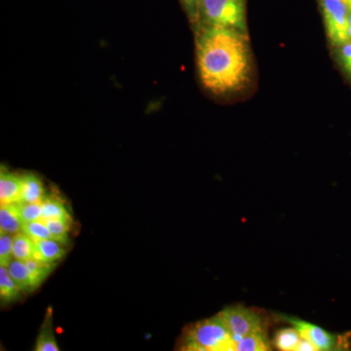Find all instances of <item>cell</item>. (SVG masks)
Here are the masks:
<instances>
[{"label": "cell", "instance_id": "1", "mask_svg": "<svg viewBox=\"0 0 351 351\" xmlns=\"http://www.w3.org/2000/svg\"><path fill=\"white\" fill-rule=\"evenodd\" d=\"M196 53L201 82L212 93L239 91L250 80V50L239 29L211 25L201 34Z\"/></svg>", "mask_w": 351, "mask_h": 351}, {"label": "cell", "instance_id": "2", "mask_svg": "<svg viewBox=\"0 0 351 351\" xmlns=\"http://www.w3.org/2000/svg\"><path fill=\"white\" fill-rule=\"evenodd\" d=\"M180 348L186 351H237V339L216 315L186 327Z\"/></svg>", "mask_w": 351, "mask_h": 351}, {"label": "cell", "instance_id": "3", "mask_svg": "<svg viewBox=\"0 0 351 351\" xmlns=\"http://www.w3.org/2000/svg\"><path fill=\"white\" fill-rule=\"evenodd\" d=\"M200 4L211 25L244 29L245 12L242 0H201Z\"/></svg>", "mask_w": 351, "mask_h": 351}, {"label": "cell", "instance_id": "4", "mask_svg": "<svg viewBox=\"0 0 351 351\" xmlns=\"http://www.w3.org/2000/svg\"><path fill=\"white\" fill-rule=\"evenodd\" d=\"M218 315L235 339L265 332L262 316L253 309L241 306H230L221 311Z\"/></svg>", "mask_w": 351, "mask_h": 351}, {"label": "cell", "instance_id": "5", "mask_svg": "<svg viewBox=\"0 0 351 351\" xmlns=\"http://www.w3.org/2000/svg\"><path fill=\"white\" fill-rule=\"evenodd\" d=\"M328 36L334 45L348 43L350 8L345 0H319Z\"/></svg>", "mask_w": 351, "mask_h": 351}, {"label": "cell", "instance_id": "6", "mask_svg": "<svg viewBox=\"0 0 351 351\" xmlns=\"http://www.w3.org/2000/svg\"><path fill=\"white\" fill-rule=\"evenodd\" d=\"M284 320L292 324L302 335V338L308 339L317 350H343L350 346L348 337L330 334L319 326L298 318L284 316Z\"/></svg>", "mask_w": 351, "mask_h": 351}, {"label": "cell", "instance_id": "7", "mask_svg": "<svg viewBox=\"0 0 351 351\" xmlns=\"http://www.w3.org/2000/svg\"><path fill=\"white\" fill-rule=\"evenodd\" d=\"M22 193V176L1 169L0 174V204L19 203Z\"/></svg>", "mask_w": 351, "mask_h": 351}, {"label": "cell", "instance_id": "8", "mask_svg": "<svg viewBox=\"0 0 351 351\" xmlns=\"http://www.w3.org/2000/svg\"><path fill=\"white\" fill-rule=\"evenodd\" d=\"M23 225L18 203L0 205V233L17 234L22 232Z\"/></svg>", "mask_w": 351, "mask_h": 351}, {"label": "cell", "instance_id": "9", "mask_svg": "<svg viewBox=\"0 0 351 351\" xmlns=\"http://www.w3.org/2000/svg\"><path fill=\"white\" fill-rule=\"evenodd\" d=\"M34 258L45 263H57L66 255L64 244L54 239L34 241Z\"/></svg>", "mask_w": 351, "mask_h": 351}, {"label": "cell", "instance_id": "10", "mask_svg": "<svg viewBox=\"0 0 351 351\" xmlns=\"http://www.w3.org/2000/svg\"><path fill=\"white\" fill-rule=\"evenodd\" d=\"M43 184L38 176H22V193L19 203H38L45 199Z\"/></svg>", "mask_w": 351, "mask_h": 351}, {"label": "cell", "instance_id": "11", "mask_svg": "<svg viewBox=\"0 0 351 351\" xmlns=\"http://www.w3.org/2000/svg\"><path fill=\"white\" fill-rule=\"evenodd\" d=\"M22 293L9 274L8 267H0V300L2 306L17 301Z\"/></svg>", "mask_w": 351, "mask_h": 351}, {"label": "cell", "instance_id": "12", "mask_svg": "<svg viewBox=\"0 0 351 351\" xmlns=\"http://www.w3.org/2000/svg\"><path fill=\"white\" fill-rule=\"evenodd\" d=\"M36 351H58L60 350L58 346L56 338H55L54 332L52 326V314L46 316L44 320L43 327L38 338H36Z\"/></svg>", "mask_w": 351, "mask_h": 351}, {"label": "cell", "instance_id": "13", "mask_svg": "<svg viewBox=\"0 0 351 351\" xmlns=\"http://www.w3.org/2000/svg\"><path fill=\"white\" fill-rule=\"evenodd\" d=\"M9 274L13 280L17 284L23 293H31L34 291L32 288L31 276L25 262L20 260H14L8 267Z\"/></svg>", "mask_w": 351, "mask_h": 351}, {"label": "cell", "instance_id": "14", "mask_svg": "<svg viewBox=\"0 0 351 351\" xmlns=\"http://www.w3.org/2000/svg\"><path fill=\"white\" fill-rule=\"evenodd\" d=\"M34 241L25 233L21 232L14 235L13 256L15 260L27 261L34 258Z\"/></svg>", "mask_w": 351, "mask_h": 351}, {"label": "cell", "instance_id": "15", "mask_svg": "<svg viewBox=\"0 0 351 351\" xmlns=\"http://www.w3.org/2000/svg\"><path fill=\"white\" fill-rule=\"evenodd\" d=\"M25 265H27V269H29L32 288H34V291L49 276L51 272L56 267L57 263H45L36 260V258H32V260L27 261Z\"/></svg>", "mask_w": 351, "mask_h": 351}, {"label": "cell", "instance_id": "16", "mask_svg": "<svg viewBox=\"0 0 351 351\" xmlns=\"http://www.w3.org/2000/svg\"><path fill=\"white\" fill-rule=\"evenodd\" d=\"M267 350H270V345L265 332L249 335L237 339V351Z\"/></svg>", "mask_w": 351, "mask_h": 351}, {"label": "cell", "instance_id": "17", "mask_svg": "<svg viewBox=\"0 0 351 351\" xmlns=\"http://www.w3.org/2000/svg\"><path fill=\"white\" fill-rule=\"evenodd\" d=\"M302 339V335L295 328H288L276 332L274 345L280 350L297 351Z\"/></svg>", "mask_w": 351, "mask_h": 351}, {"label": "cell", "instance_id": "18", "mask_svg": "<svg viewBox=\"0 0 351 351\" xmlns=\"http://www.w3.org/2000/svg\"><path fill=\"white\" fill-rule=\"evenodd\" d=\"M43 219H66L71 221L68 210L63 203L56 198H45L43 201Z\"/></svg>", "mask_w": 351, "mask_h": 351}, {"label": "cell", "instance_id": "19", "mask_svg": "<svg viewBox=\"0 0 351 351\" xmlns=\"http://www.w3.org/2000/svg\"><path fill=\"white\" fill-rule=\"evenodd\" d=\"M45 223L47 225L51 235H52L53 239L64 245L68 243L71 221H66V219H48V221H45Z\"/></svg>", "mask_w": 351, "mask_h": 351}, {"label": "cell", "instance_id": "20", "mask_svg": "<svg viewBox=\"0 0 351 351\" xmlns=\"http://www.w3.org/2000/svg\"><path fill=\"white\" fill-rule=\"evenodd\" d=\"M22 232L25 233L29 239L34 241H40V240L53 239L52 235L48 230L47 225L43 219L31 221V223H25L23 225Z\"/></svg>", "mask_w": 351, "mask_h": 351}, {"label": "cell", "instance_id": "21", "mask_svg": "<svg viewBox=\"0 0 351 351\" xmlns=\"http://www.w3.org/2000/svg\"><path fill=\"white\" fill-rule=\"evenodd\" d=\"M13 247V234L0 233V267H8L14 260Z\"/></svg>", "mask_w": 351, "mask_h": 351}, {"label": "cell", "instance_id": "22", "mask_svg": "<svg viewBox=\"0 0 351 351\" xmlns=\"http://www.w3.org/2000/svg\"><path fill=\"white\" fill-rule=\"evenodd\" d=\"M18 204H19L21 216L24 223L43 219V202L18 203Z\"/></svg>", "mask_w": 351, "mask_h": 351}, {"label": "cell", "instance_id": "23", "mask_svg": "<svg viewBox=\"0 0 351 351\" xmlns=\"http://www.w3.org/2000/svg\"><path fill=\"white\" fill-rule=\"evenodd\" d=\"M341 58L346 71L351 73V41L341 45Z\"/></svg>", "mask_w": 351, "mask_h": 351}, {"label": "cell", "instance_id": "24", "mask_svg": "<svg viewBox=\"0 0 351 351\" xmlns=\"http://www.w3.org/2000/svg\"><path fill=\"white\" fill-rule=\"evenodd\" d=\"M315 346L308 341V339L302 338L298 346L297 351H316Z\"/></svg>", "mask_w": 351, "mask_h": 351}, {"label": "cell", "instance_id": "25", "mask_svg": "<svg viewBox=\"0 0 351 351\" xmlns=\"http://www.w3.org/2000/svg\"><path fill=\"white\" fill-rule=\"evenodd\" d=\"M182 1L191 10H193L198 4L201 3V0H182Z\"/></svg>", "mask_w": 351, "mask_h": 351}, {"label": "cell", "instance_id": "26", "mask_svg": "<svg viewBox=\"0 0 351 351\" xmlns=\"http://www.w3.org/2000/svg\"><path fill=\"white\" fill-rule=\"evenodd\" d=\"M348 5V8H350V27H348V38H350V41H351V3H346Z\"/></svg>", "mask_w": 351, "mask_h": 351}, {"label": "cell", "instance_id": "27", "mask_svg": "<svg viewBox=\"0 0 351 351\" xmlns=\"http://www.w3.org/2000/svg\"><path fill=\"white\" fill-rule=\"evenodd\" d=\"M346 3H351V0H345Z\"/></svg>", "mask_w": 351, "mask_h": 351}]
</instances>
